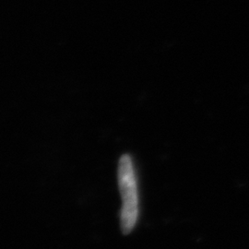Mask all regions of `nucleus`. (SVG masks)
I'll return each mask as SVG.
<instances>
[{"instance_id":"obj_1","label":"nucleus","mask_w":249,"mask_h":249,"mask_svg":"<svg viewBox=\"0 0 249 249\" xmlns=\"http://www.w3.org/2000/svg\"><path fill=\"white\" fill-rule=\"evenodd\" d=\"M118 186L122 198L121 229L124 234L133 230L139 217V194L133 161L129 155L124 154L118 164Z\"/></svg>"}]
</instances>
